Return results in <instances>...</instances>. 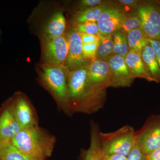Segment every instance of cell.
<instances>
[{
	"label": "cell",
	"instance_id": "obj_3",
	"mask_svg": "<svg viewBox=\"0 0 160 160\" xmlns=\"http://www.w3.org/2000/svg\"><path fill=\"white\" fill-rule=\"evenodd\" d=\"M40 78L60 106L70 113L67 90V78L69 70L65 65L42 63L39 65Z\"/></svg>",
	"mask_w": 160,
	"mask_h": 160
},
{
	"label": "cell",
	"instance_id": "obj_16",
	"mask_svg": "<svg viewBox=\"0 0 160 160\" xmlns=\"http://www.w3.org/2000/svg\"><path fill=\"white\" fill-rule=\"evenodd\" d=\"M66 27V19L62 12H56L51 16L44 27L43 34L50 37L61 36L64 35Z\"/></svg>",
	"mask_w": 160,
	"mask_h": 160
},
{
	"label": "cell",
	"instance_id": "obj_18",
	"mask_svg": "<svg viewBox=\"0 0 160 160\" xmlns=\"http://www.w3.org/2000/svg\"><path fill=\"white\" fill-rule=\"evenodd\" d=\"M106 6H95L78 11L73 16L72 22L74 26L82 24L86 22H97L100 15L104 11Z\"/></svg>",
	"mask_w": 160,
	"mask_h": 160
},
{
	"label": "cell",
	"instance_id": "obj_12",
	"mask_svg": "<svg viewBox=\"0 0 160 160\" xmlns=\"http://www.w3.org/2000/svg\"><path fill=\"white\" fill-rule=\"evenodd\" d=\"M22 129L11 106L6 108L0 115V144L11 142Z\"/></svg>",
	"mask_w": 160,
	"mask_h": 160
},
{
	"label": "cell",
	"instance_id": "obj_19",
	"mask_svg": "<svg viewBox=\"0 0 160 160\" xmlns=\"http://www.w3.org/2000/svg\"><path fill=\"white\" fill-rule=\"evenodd\" d=\"M127 38L129 50L141 52L149 43L148 38L140 27L127 33Z\"/></svg>",
	"mask_w": 160,
	"mask_h": 160
},
{
	"label": "cell",
	"instance_id": "obj_8",
	"mask_svg": "<svg viewBox=\"0 0 160 160\" xmlns=\"http://www.w3.org/2000/svg\"><path fill=\"white\" fill-rule=\"evenodd\" d=\"M135 142L145 154L160 147V116H153L139 132Z\"/></svg>",
	"mask_w": 160,
	"mask_h": 160
},
{
	"label": "cell",
	"instance_id": "obj_9",
	"mask_svg": "<svg viewBox=\"0 0 160 160\" xmlns=\"http://www.w3.org/2000/svg\"><path fill=\"white\" fill-rule=\"evenodd\" d=\"M126 18L122 9L112 6L106 7L97 22L100 35L113 34L121 29Z\"/></svg>",
	"mask_w": 160,
	"mask_h": 160
},
{
	"label": "cell",
	"instance_id": "obj_4",
	"mask_svg": "<svg viewBox=\"0 0 160 160\" xmlns=\"http://www.w3.org/2000/svg\"><path fill=\"white\" fill-rule=\"evenodd\" d=\"M99 138L104 154L127 157L135 143L136 132L132 127L126 126L113 132H100Z\"/></svg>",
	"mask_w": 160,
	"mask_h": 160
},
{
	"label": "cell",
	"instance_id": "obj_11",
	"mask_svg": "<svg viewBox=\"0 0 160 160\" xmlns=\"http://www.w3.org/2000/svg\"><path fill=\"white\" fill-rule=\"evenodd\" d=\"M68 39L69 51L65 66L72 70L83 67L86 58L83 53L82 42L79 33L73 29L68 35Z\"/></svg>",
	"mask_w": 160,
	"mask_h": 160
},
{
	"label": "cell",
	"instance_id": "obj_10",
	"mask_svg": "<svg viewBox=\"0 0 160 160\" xmlns=\"http://www.w3.org/2000/svg\"><path fill=\"white\" fill-rule=\"evenodd\" d=\"M111 72L110 86L128 87L131 85L134 78L132 75L124 58L118 55H112L107 61Z\"/></svg>",
	"mask_w": 160,
	"mask_h": 160
},
{
	"label": "cell",
	"instance_id": "obj_7",
	"mask_svg": "<svg viewBox=\"0 0 160 160\" xmlns=\"http://www.w3.org/2000/svg\"><path fill=\"white\" fill-rule=\"evenodd\" d=\"M43 63L65 65L69 51L68 38L64 35L50 37L41 36Z\"/></svg>",
	"mask_w": 160,
	"mask_h": 160
},
{
	"label": "cell",
	"instance_id": "obj_25",
	"mask_svg": "<svg viewBox=\"0 0 160 160\" xmlns=\"http://www.w3.org/2000/svg\"><path fill=\"white\" fill-rule=\"evenodd\" d=\"M98 43L99 42H96L82 44L83 53L86 59H90L92 60L97 59Z\"/></svg>",
	"mask_w": 160,
	"mask_h": 160
},
{
	"label": "cell",
	"instance_id": "obj_22",
	"mask_svg": "<svg viewBox=\"0 0 160 160\" xmlns=\"http://www.w3.org/2000/svg\"><path fill=\"white\" fill-rule=\"evenodd\" d=\"M113 54L118 55L125 59L129 51L127 34L118 30L112 34Z\"/></svg>",
	"mask_w": 160,
	"mask_h": 160
},
{
	"label": "cell",
	"instance_id": "obj_14",
	"mask_svg": "<svg viewBox=\"0 0 160 160\" xmlns=\"http://www.w3.org/2000/svg\"><path fill=\"white\" fill-rule=\"evenodd\" d=\"M125 59L126 65L134 78H141L149 82H157L156 81L149 73L143 62L141 52L129 50Z\"/></svg>",
	"mask_w": 160,
	"mask_h": 160
},
{
	"label": "cell",
	"instance_id": "obj_5",
	"mask_svg": "<svg viewBox=\"0 0 160 160\" xmlns=\"http://www.w3.org/2000/svg\"><path fill=\"white\" fill-rule=\"evenodd\" d=\"M87 87L90 93L101 98L106 88L110 86L111 72L106 61L96 59L86 67Z\"/></svg>",
	"mask_w": 160,
	"mask_h": 160
},
{
	"label": "cell",
	"instance_id": "obj_24",
	"mask_svg": "<svg viewBox=\"0 0 160 160\" xmlns=\"http://www.w3.org/2000/svg\"><path fill=\"white\" fill-rule=\"evenodd\" d=\"M141 24V20L138 15L127 17L120 30L127 34L132 30L139 28Z\"/></svg>",
	"mask_w": 160,
	"mask_h": 160
},
{
	"label": "cell",
	"instance_id": "obj_23",
	"mask_svg": "<svg viewBox=\"0 0 160 160\" xmlns=\"http://www.w3.org/2000/svg\"><path fill=\"white\" fill-rule=\"evenodd\" d=\"M74 29L79 34L100 35L97 22H88L76 25Z\"/></svg>",
	"mask_w": 160,
	"mask_h": 160
},
{
	"label": "cell",
	"instance_id": "obj_33",
	"mask_svg": "<svg viewBox=\"0 0 160 160\" xmlns=\"http://www.w3.org/2000/svg\"><path fill=\"white\" fill-rule=\"evenodd\" d=\"M0 160H2V159H1V158H0Z\"/></svg>",
	"mask_w": 160,
	"mask_h": 160
},
{
	"label": "cell",
	"instance_id": "obj_31",
	"mask_svg": "<svg viewBox=\"0 0 160 160\" xmlns=\"http://www.w3.org/2000/svg\"><path fill=\"white\" fill-rule=\"evenodd\" d=\"M102 160H127V157L115 154H103Z\"/></svg>",
	"mask_w": 160,
	"mask_h": 160
},
{
	"label": "cell",
	"instance_id": "obj_27",
	"mask_svg": "<svg viewBox=\"0 0 160 160\" xmlns=\"http://www.w3.org/2000/svg\"><path fill=\"white\" fill-rule=\"evenodd\" d=\"M103 2V1L101 0H82L80 2V6L82 7V9H84L101 6Z\"/></svg>",
	"mask_w": 160,
	"mask_h": 160
},
{
	"label": "cell",
	"instance_id": "obj_28",
	"mask_svg": "<svg viewBox=\"0 0 160 160\" xmlns=\"http://www.w3.org/2000/svg\"><path fill=\"white\" fill-rule=\"evenodd\" d=\"M148 41L152 49L154 50L157 59L158 60L160 68V42L157 40L149 39H148Z\"/></svg>",
	"mask_w": 160,
	"mask_h": 160
},
{
	"label": "cell",
	"instance_id": "obj_20",
	"mask_svg": "<svg viewBox=\"0 0 160 160\" xmlns=\"http://www.w3.org/2000/svg\"><path fill=\"white\" fill-rule=\"evenodd\" d=\"M0 158L2 160H35L20 151L10 142L0 144Z\"/></svg>",
	"mask_w": 160,
	"mask_h": 160
},
{
	"label": "cell",
	"instance_id": "obj_15",
	"mask_svg": "<svg viewBox=\"0 0 160 160\" xmlns=\"http://www.w3.org/2000/svg\"><path fill=\"white\" fill-rule=\"evenodd\" d=\"M141 57L146 68L157 83H160V68L154 50L149 42L141 52Z\"/></svg>",
	"mask_w": 160,
	"mask_h": 160
},
{
	"label": "cell",
	"instance_id": "obj_21",
	"mask_svg": "<svg viewBox=\"0 0 160 160\" xmlns=\"http://www.w3.org/2000/svg\"><path fill=\"white\" fill-rule=\"evenodd\" d=\"M113 42L112 35L100 36L97 59L106 61L113 54Z\"/></svg>",
	"mask_w": 160,
	"mask_h": 160
},
{
	"label": "cell",
	"instance_id": "obj_30",
	"mask_svg": "<svg viewBox=\"0 0 160 160\" xmlns=\"http://www.w3.org/2000/svg\"><path fill=\"white\" fill-rule=\"evenodd\" d=\"M147 160H160V147L146 155Z\"/></svg>",
	"mask_w": 160,
	"mask_h": 160
},
{
	"label": "cell",
	"instance_id": "obj_26",
	"mask_svg": "<svg viewBox=\"0 0 160 160\" xmlns=\"http://www.w3.org/2000/svg\"><path fill=\"white\" fill-rule=\"evenodd\" d=\"M127 160H147L146 155L136 142L127 156Z\"/></svg>",
	"mask_w": 160,
	"mask_h": 160
},
{
	"label": "cell",
	"instance_id": "obj_17",
	"mask_svg": "<svg viewBox=\"0 0 160 160\" xmlns=\"http://www.w3.org/2000/svg\"><path fill=\"white\" fill-rule=\"evenodd\" d=\"M97 127L92 124L90 146L86 150L84 160H102L104 153Z\"/></svg>",
	"mask_w": 160,
	"mask_h": 160
},
{
	"label": "cell",
	"instance_id": "obj_32",
	"mask_svg": "<svg viewBox=\"0 0 160 160\" xmlns=\"http://www.w3.org/2000/svg\"><path fill=\"white\" fill-rule=\"evenodd\" d=\"M121 4H122L124 6H138V1H134V0H120L118 1Z\"/></svg>",
	"mask_w": 160,
	"mask_h": 160
},
{
	"label": "cell",
	"instance_id": "obj_29",
	"mask_svg": "<svg viewBox=\"0 0 160 160\" xmlns=\"http://www.w3.org/2000/svg\"><path fill=\"white\" fill-rule=\"evenodd\" d=\"M82 44H86L89 42H99L100 39V35H93L87 34H80Z\"/></svg>",
	"mask_w": 160,
	"mask_h": 160
},
{
	"label": "cell",
	"instance_id": "obj_6",
	"mask_svg": "<svg viewBox=\"0 0 160 160\" xmlns=\"http://www.w3.org/2000/svg\"><path fill=\"white\" fill-rule=\"evenodd\" d=\"M137 15L141 21L140 28L148 38L160 42V3L151 1L140 3Z\"/></svg>",
	"mask_w": 160,
	"mask_h": 160
},
{
	"label": "cell",
	"instance_id": "obj_13",
	"mask_svg": "<svg viewBox=\"0 0 160 160\" xmlns=\"http://www.w3.org/2000/svg\"><path fill=\"white\" fill-rule=\"evenodd\" d=\"M16 118L22 129L38 126L37 119L33 109L27 100L19 97L11 106Z\"/></svg>",
	"mask_w": 160,
	"mask_h": 160
},
{
	"label": "cell",
	"instance_id": "obj_2",
	"mask_svg": "<svg viewBox=\"0 0 160 160\" xmlns=\"http://www.w3.org/2000/svg\"><path fill=\"white\" fill-rule=\"evenodd\" d=\"M10 142L35 160H46L52 154L55 139L38 125L22 129Z\"/></svg>",
	"mask_w": 160,
	"mask_h": 160
},
{
	"label": "cell",
	"instance_id": "obj_1",
	"mask_svg": "<svg viewBox=\"0 0 160 160\" xmlns=\"http://www.w3.org/2000/svg\"><path fill=\"white\" fill-rule=\"evenodd\" d=\"M86 67L69 70L67 90L70 112L91 113L102 108V99L90 93L87 89Z\"/></svg>",
	"mask_w": 160,
	"mask_h": 160
}]
</instances>
